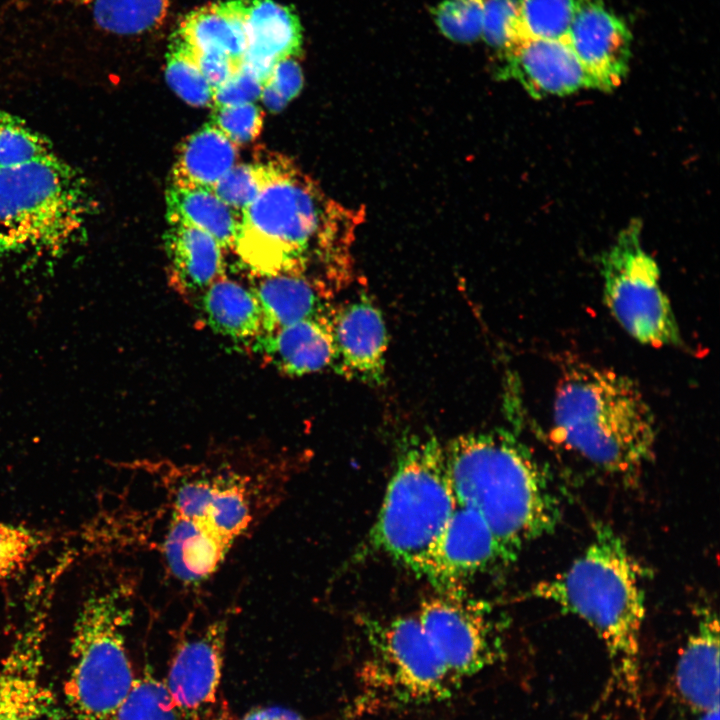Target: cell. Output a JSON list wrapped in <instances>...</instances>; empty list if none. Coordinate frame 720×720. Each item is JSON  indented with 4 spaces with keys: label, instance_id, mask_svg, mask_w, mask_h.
Instances as JSON below:
<instances>
[{
    "label": "cell",
    "instance_id": "cell-12",
    "mask_svg": "<svg viewBox=\"0 0 720 720\" xmlns=\"http://www.w3.org/2000/svg\"><path fill=\"white\" fill-rule=\"evenodd\" d=\"M417 617L455 684L494 664L503 654L498 624L488 605L463 590L423 601Z\"/></svg>",
    "mask_w": 720,
    "mask_h": 720
},
{
    "label": "cell",
    "instance_id": "cell-21",
    "mask_svg": "<svg viewBox=\"0 0 720 720\" xmlns=\"http://www.w3.org/2000/svg\"><path fill=\"white\" fill-rule=\"evenodd\" d=\"M164 248L169 278L184 293H201L222 275L223 248L200 229L169 224Z\"/></svg>",
    "mask_w": 720,
    "mask_h": 720
},
{
    "label": "cell",
    "instance_id": "cell-1",
    "mask_svg": "<svg viewBox=\"0 0 720 720\" xmlns=\"http://www.w3.org/2000/svg\"><path fill=\"white\" fill-rule=\"evenodd\" d=\"M164 490L170 514L159 542L186 572L210 577L236 541L279 501L284 481L275 464L245 468L230 461L146 464Z\"/></svg>",
    "mask_w": 720,
    "mask_h": 720
},
{
    "label": "cell",
    "instance_id": "cell-32",
    "mask_svg": "<svg viewBox=\"0 0 720 720\" xmlns=\"http://www.w3.org/2000/svg\"><path fill=\"white\" fill-rule=\"evenodd\" d=\"M55 155L50 145L21 120L0 110V170Z\"/></svg>",
    "mask_w": 720,
    "mask_h": 720
},
{
    "label": "cell",
    "instance_id": "cell-24",
    "mask_svg": "<svg viewBox=\"0 0 720 720\" xmlns=\"http://www.w3.org/2000/svg\"><path fill=\"white\" fill-rule=\"evenodd\" d=\"M200 312L217 334L251 344L262 333V315L250 289L221 275L200 295Z\"/></svg>",
    "mask_w": 720,
    "mask_h": 720
},
{
    "label": "cell",
    "instance_id": "cell-4",
    "mask_svg": "<svg viewBox=\"0 0 720 720\" xmlns=\"http://www.w3.org/2000/svg\"><path fill=\"white\" fill-rule=\"evenodd\" d=\"M553 441L598 470L633 483L653 459L654 414L638 385L614 370L569 362L556 386Z\"/></svg>",
    "mask_w": 720,
    "mask_h": 720
},
{
    "label": "cell",
    "instance_id": "cell-23",
    "mask_svg": "<svg viewBox=\"0 0 720 720\" xmlns=\"http://www.w3.org/2000/svg\"><path fill=\"white\" fill-rule=\"evenodd\" d=\"M251 290L262 315L261 334L305 319L329 317L332 313L318 289L304 275L263 276Z\"/></svg>",
    "mask_w": 720,
    "mask_h": 720
},
{
    "label": "cell",
    "instance_id": "cell-5",
    "mask_svg": "<svg viewBox=\"0 0 720 720\" xmlns=\"http://www.w3.org/2000/svg\"><path fill=\"white\" fill-rule=\"evenodd\" d=\"M642 576L623 539L600 523L588 546L568 568L538 582L529 592L533 598L577 616L595 631L608 652L614 675L635 701L645 619Z\"/></svg>",
    "mask_w": 720,
    "mask_h": 720
},
{
    "label": "cell",
    "instance_id": "cell-19",
    "mask_svg": "<svg viewBox=\"0 0 720 720\" xmlns=\"http://www.w3.org/2000/svg\"><path fill=\"white\" fill-rule=\"evenodd\" d=\"M696 625L676 667V686L698 712L719 708V623L710 605L697 608Z\"/></svg>",
    "mask_w": 720,
    "mask_h": 720
},
{
    "label": "cell",
    "instance_id": "cell-35",
    "mask_svg": "<svg viewBox=\"0 0 720 720\" xmlns=\"http://www.w3.org/2000/svg\"><path fill=\"white\" fill-rule=\"evenodd\" d=\"M266 176L263 158L253 163L235 164L216 183L213 191L228 206L241 213L256 198Z\"/></svg>",
    "mask_w": 720,
    "mask_h": 720
},
{
    "label": "cell",
    "instance_id": "cell-40",
    "mask_svg": "<svg viewBox=\"0 0 720 720\" xmlns=\"http://www.w3.org/2000/svg\"><path fill=\"white\" fill-rule=\"evenodd\" d=\"M238 720H305L298 712L283 706L257 707Z\"/></svg>",
    "mask_w": 720,
    "mask_h": 720
},
{
    "label": "cell",
    "instance_id": "cell-26",
    "mask_svg": "<svg viewBox=\"0 0 720 720\" xmlns=\"http://www.w3.org/2000/svg\"><path fill=\"white\" fill-rule=\"evenodd\" d=\"M169 224H183L211 235L222 248H233L241 213L210 188L171 184L166 193Z\"/></svg>",
    "mask_w": 720,
    "mask_h": 720
},
{
    "label": "cell",
    "instance_id": "cell-27",
    "mask_svg": "<svg viewBox=\"0 0 720 720\" xmlns=\"http://www.w3.org/2000/svg\"><path fill=\"white\" fill-rule=\"evenodd\" d=\"M94 22L117 35L151 32L165 21L171 0H80Z\"/></svg>",
    "mask_w": 720,
    "mask_h": 720
},
{
    "label": "cell",
    "instance_id": "cell-41",
    "mask_svg": "<svg viewBox=\"0 0 720 720\" xmlns=\"http://www.w3.org/2000/svg\"><path fill=\"white\" fill-rule=\"evenodd\" d=\"M700 720H719V708L703 713Z\"/></svg>",
    "mask_w": 720,
    "mask_h": 720
},
{
    "label": "cell",
    "instance_id": "cell-28",
    "mask_svg": "<svg viewBox=\"0 0 720 720\" xmlns=\"http://www.w3.org/2000/svg\"><path fill=\"white\" fill-rule=\"evenodd\" d=\"M61 537L53 530L0 522V582L19 576L44 549Z\"/></svg>",
    "mask_w": 720,
    "mask_h": 720
},
{
    "label": "cell",
    "instance_id": "cell-10",
    "mask_svg": "<svg viewBox=\"0 0 720 720\" xmlns=\"http://www.w3.org/2000/svg\"><path fill=\"white\" fill-rule=\"evenodd\" d=\"M67 566L53 559L30 582L21 623L0 662V720H61L45 675L48 620Z\"/></svg>",
    "mask_w": 720,
    "mask_h": 720
},
{
    "label": "cell",
    "instance_id": "cell-30",
    "mask_svg": "<svg viewBox=\"0 0 720 720\" xmlns=\"http://www.w3.org/2000/svg\"><path fill=\"white\" fill-rule=\"evenodd\" d=\"M165 78L170 88L186 103L196 107L212 104V87L201 73L190 49L175 32L168 45Z\"/></svg>",
    "mask_w": 720,
    "mask_h": 720
},
{
    "label": "cell",
    "instance_id": "cell-37",
    "mask_svg": "<svg viewBox=\"0 0 720 720\" xmlns=\"http://www.w3.org/2000/svg\"><path fill=\"white\" fill-rule=\"evenodd\" d=\"M237 146L253 141L261 132L263 112L254 103L214 108L210 121Z\"/></svg>",
    "mask_w": 720,
    "mask_h": 720
},
{
    "label": "cell",
    "instance_id": "cell-20",
    "mask_svg": "<svg viewBox=\"0 0 720 720\" xmlns=\"http://www.w3.org/2000/svg\"><path fill=\"white\" fill-rule=\"evenodd\" d=\"M330 317L305 319L261 334L252 343L253 348L278 370L291 376L331 367L334 345Z\"/></svg>",
    "mask_w": 720,
    "mask_h": 720
},
{
    "label": "cell",
    "instance_id": "cell-39",
    "mask_svg": "<svg viewBox=\"0 0 720 720\" xmlns=\"http://www.w3.org/2000/svg\"><path fill=\"white\" fill-rule=\"evenodd\" d=\"M190 51L192 52L201 73L213 90L222 84L241 64L236 63L224 54L215 52H194L191 49Z\"/></svg>",
    "mask_w": 720,
    "mask_h": 720
},
{
    "label": "cell",
    "instance_id": "cell-14",
    "mask_svg": "<svg viewBox=\"0 0 720 720\" xmlns=\"http://www.w3.org/2000/svg\"><path fill=\"white\" fill-rule=\"evenodd\" d=\"M512 559L484 519L458 505L430 551L420 576L439 592L462 590L469 578Z\"/></svg>",
    "mask_w": 720,
    "mask_h": 720
},
{
    "label": "cell",
    "instance_id": "cell-18",
    "mask_svg": "<svg viewBox=\"0 0 720 720\" xmlns=\"http://www.w3.org/2000/svg\"><path fill=\"white\" fill-rule=\"evenodd\" d=\"M247 49L242 64L262 85L281 59L301 52L302 28L293 9L275 0H242Z\"/></svg>",
    "mask_w": 720,
    "mask_h": 720
},
{
    "label": "cell",
    "instance_id": "cell-6",
    "mask_svg": "<svg viewBox=\"0 0 720 720\" xmlns=\"http://www.w3.org/2000/svg\"><path fill=\"white\" fill-rule=\"evenodd\" d=\"M133 592L127 576L104 573L81 600L63 687L71 720H112L135 682L125 640Z\"/></svg>",
    "mask_w": 720,
    "mask_h": 720
},
{
    "label": "cell",
    "instance_id": "cell-16",
    "mask_svg": "<svg viewBox=\"0 0 720 720\" xmlns=\"http://www.w3.org/2000/svg\"><path fill=\"white\" fill-rule=\"evenodd\" d=\"M330 323L334 345L331 367L345 377L382 384L388 334L379 308L361 296L332 310Z\"/></svg>",
    "mask_w": 720,
    "mask_h": 720
},
{
    "label": "cell",
    "instance_id": "cell-25",
    "mask_svg": "<svg viewBox=\"0 0 720 720\" xmlns=\"http://www.w3.org/2000/svg\"><path fill=\"white\" fill-rule=\"evenodd\" d=\"M238 148L209 122L179 145L171 184L210 188L236 164Z\"/></svg>",
    "mask_w": 720,
    "mask_h": 720
},
{
    "label": "cell",
    "instance_id": "cell-2",
    "mask_svg": "<svg viewBox=\"0 0 720 720\" xmlns=\"http://www.w3.org/2000/svg\"><path fill=\"white\" fill-rule=\"evenodd\" d=\"M267 176L242 212L233 248L255 274L303 275L312 255L342 273L363 217L329 198L287 157L263 158Z\"/></svg>",
    "mask_w": 720,
    "mask_h": 720
},
{
    "label": "cell",
    "instance_id": "cell-31",
    "mask_svg": "<svg viewBox=\"0 0 720 720\" xmlns=\"http://www.w3.org/2000/svg\"><path fill=\"white\" fill-rule=\"evenodd\" d=\"M575 7V0H521L525 38L568 41Z\"/></svg>",
    "mask_w": 720,
    "mask_h": 720
},
{
    "label": "cell",
    "instance_id": "cell-34",
    "mask_svg": "<svg viewBox=\"0 0 720 720\" xmlns=\"http://www.w3.org/2000/svg\"><path fill=\"white\" fill-rule=\"evenodd\" d=\"M484 0H444L433 10L441 33L450 40L469 43L481 36Z\"/></svg>",
    "mask_w": 720,
    "mask_h": 720
},
{
    "label": "cell",
    "instance_id": "cell-8",
    "mask_svg": "<svg viewBox=\"0 0 720 720\" xmlns=\"http://www.w3.org/2000/svg\"><path fill=\"white\" fill-rule=\"evenodd\" d=\"M89 208L82 178L55 155L0 170V251H58Z\"/></svg>",
    "mask_w": 720,
    "mask_h": 720
},
{
    "label": "cell",
    "instance_id": "cell-9",
    "mask_svg": "<svg viewBox=\"0 0 720 720\" xmlns=\"http://www.w3.org/2000/svg\"><path fill=\"white\" fill-rule=\"evenodd\" d=\"M370 648L360 678L366 697L419 705L442 701L455 682L417 616L362 621Z\"/></svg>",
    "mask_w": 720,
    "mask_h": 720
},
{
    "label": "cell",
    "instance_id": "cell-33",
    "mask_svg": "<svg viewBox=\"0 0 720 720\" xmlns=\"http://www.w3.org/2000/svg\"><path fill=\"white\" fill-rule=\"evenodd\" d=\"M521 0H484L481 36L501 59L525 38L520 19Z\"/></svg>",
    "mask_w": 720,
    "mask_h": 720
},
{
    "label": "cell",
    "instance_id": "cell-38",
    "mask_svg": "<svg viewBox=\"0 0 720 720\" xmlns=\"http://www.w3.org/2000/svg\"><path fill=\"white\" fill-rule=\"evenodd\" d=\"M261 90V80L241 62L240 66L213 90L212 104L214 108H218L253 103L260 97Z\"/></svg>",
    "mask_w": 720,
    "mask_h": 720
},
{
    "label": "cell",
    "instance_id": "cell-22",
    "mask_svg": "<svg viewBox=\"0 0 720 720\" xmlns=\"http://www.w3.org/2000/svg\"><path fill=\"white\" fill-rule=\"evenodd\" d=\"M175 33L194 52H215L241 63L247 49L242 0L218 1L190 11Z\"/></svg>",
    "mask_w": 720,
    "mask_h": 720
},
{
    "label": "cell",
    "instance_id": "cell-11",
    "mask_svg": "<svg viewBox=\"0 0 720 720\" xmlns=\"http://www.w3.org/2000/svg\"><path fill=\"white\" fill-rule=\"evenodd\" d=\"M642 224L632 219L601 257L603 299L615 320L636 341L653 347L681 344L657 262L643 248Z\"/></svg>",
    "mask_w": 720,
    "mask_h": 720
},
{
    "label": "cell",
    "instance_id": "cell-29",
    "mask_svg": "<svg viewBox=\"0 0 720 720\" xmlns=\"http://www.w3.org/2000/svg\"><path fill=\"white\" fill-rule=\"evenodd\" d=\"M112 720H186L164 681L145 669L115 712Z\"/></svg>",
    "mask_w": 720,
    "mask_h": 720
},
{
    "label": "cell",
    "instance_id": "cell-17",
    "mask_svg": "<svg viewBox=\"0 0 720 720\" xmlns=\"http://www.w3.org/2000/svg\"><path fill=\"white\" fill-rule=\"evenodd\" d=\"M498 78L518 81L535 99L595 88L567 40H523L498 60Z\"/></svg>",
    "mask_w": 720,
    "mask_h": 720
},
{
    "label": "cell",
    "instance_id": "cell-13",
    "mask_svg": "<svg viewBox=\"0 0 720 720\" xmlns=\"http://www.w3.org/2000/svg\"><path fill=\"white\" fill-rule=\"evenodd\" d=\"M228 620L215 619L177 644L164 683L186 720H233L221 696Z\"/></svg>",
    "mask_w": 720,
    "mask_h": 720
},
{
    "label": "cell",
    "instance_id": "cell-7",
    "mask_svg": "<svg viewBox=\"0 0 720 720\" xmlns=\"http://www.w3.org/2000/svg\"><path fill=\"white\" fill-rule=\"evenodd\" d=\"M458 505L444 446L433 435L409 437L368 534L369 547L420 576Z\"/></svg>",
    "mask_w": 720,
    "mask_h": 720
},
{
    "label": "cell",
    "instance_id": "cell-15",
    "mask_svg": "<svg viewBox=\"0 0 720 720\" xmlns=\"http://www.w3.org/2000/svg\"><path fill=\"white\" fill-rule=\"evenodd\" d=\"M575 3L568 42L596 89H615L629 71L631 32L603 0Z\"/></svg>",
    "mask_w": 720,
    "mask_h": 720
},
{
    "label": "cell",
    "instance_id": "cell-3",
    "mask_svg": "<svg viewBox=\"0 0 720 720\" xmlns=\"http://www.w3.org/2000/svg\"><path fill=\"white\" fill-rule=\"evenodd\" d=\"M444 451L458 504L484 519L512 560L557 527L561 505L551 477L511 432L462 434Z\"/></svg>",
    "mask_w": 720,
    "mask_h": 720
},
{
    "label": "cell",
    "instance_id": "cell-36",
    "mask_svg": "<svg viewBox=\"0 0 720 720\" xmlns=\"http://www.w3.org/2000/svg\"><path fill=\"white\" fill-rule=\"evenodd\" d=\"M302 69L295 56L275 63L261 90V98L271 112L281 111L303 87Z\"/></svg>",
    "mask_w": 720,
    "mask_h": 720
}]
</instances>
